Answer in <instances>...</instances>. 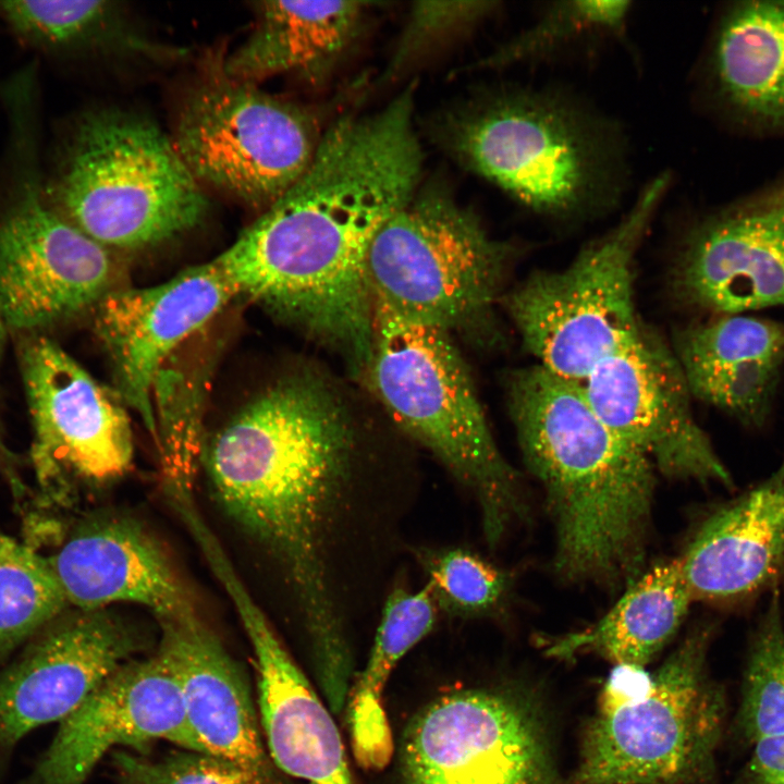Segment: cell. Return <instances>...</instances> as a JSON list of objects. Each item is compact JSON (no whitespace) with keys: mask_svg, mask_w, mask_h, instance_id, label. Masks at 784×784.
Here are the masks:
<instances>
[{"mask_svg":"<svg viewBox=\"0 0 784 784\" xmlns=\"http://www.w3.org/2000/svg\"><path fill=\"white\" fill-rule=\"evenodd\" d=\"M362 444L336 390L303 371L257 394L201 452L218 503L275 563L321 658L348 648L379 596L417 483Z\"/></svg>","mask_w":784,"mask_h":784,"instance_id":"obj_1","label":"cell"},{"mask_svg":"<svg viewBox=\"0 0 784 784\" xmlns=\"http://www.w3.org/2000/svg\"><path fill=\"white\" fill-rule=\"evenodd\" d=\"M419 163L396 135L343 117L304 175L213 260L236 296L338 353L357 375L371 355L370 245L412 196Z\"/></svg>","mask_w":784,"mask_h":784,"instance_id":"obj_2","label":"cell"},{"mask_svg":"<svg viewBox=\"0 0 784 784\" xmlns=\"http://www.w3.org/2000/svg\"><path fill=\"white\" fill-rule=\"evenodd\" d=\"M506 401L547 494L558 573L604 583L633 573L650 518L652 463L600 418L581 382L537 364L509 375Z\"/></svg>","mask_w":784,"mask_h":784,"instance_id":"obj_3","label":"cell"},{"mask_svg":"<svg viewBox=\"0 0 784 784\" xmlns=\"http://www.w3.org/2000/svg\"><path fill=\"white\" fill-rule=\"evenodd\" d=\"M446 133L465 166L540 216L585 218L624 195L618 127L558 89L492 91L453 117Z\"/></svg>","mask_w":784,"mask_h":784,"instance_id":"obj_4","label":"cell"},{"mask_svg":"<svg viewBox=\"0 0 784 784\" xmlns=\"http://www.w3.org/2000/svg\"><path fill=\"white\" fill-rule=\"evenodd\" d=\"M375 302L364 373L392 420L475 497L487 542L526 515L516 470L500 452L468 367L449 332Z\"/></svg>","mask_w":784,"mask_h":784,"instance_id":"obj_5","label":"cell"},{"mask_svg":"<svg viewBox=\"0 0 784 784\" xmlns=\"http://www.w3.org/2000/svg\"><path fill=\"white\" fill-rule=\"evenodd\" d=\"M45 188L65 219L106 248L168 242L209 209L174 143L151 121L113 109L78 118Z\"/></svg>","mask_w":784,"mask_h":784,"instance_id":"obj_6","label":"cell"},{"mask_svg":"<svg viewBox=\"0 0 784 784\" xmlns=\"http://www.w3.org/2000/svg\"><path fill=\"white\" fill-rule=\"evenodd\" d=\"M514 253L444 192L413 195L370 245L373 301L451 335L495 343V305Z\"/></svg>","mask_w":784,"mask_h":784,"instance_id":"obj_7","label":"cell"},{"mask_svg":"<svg viewBox=\"0 0 784 784\" xmlns=\"http://www.w3.org/2000/svg\"><path fill=\"white\" fill-rule=\"evenodd\" d=\"M711 633L695 629L646 694L599 705L581 740L576 784H711L727 714L709 674Z\"/></svg>","mask_w":784,"mask_h":784,"instance_id":"obj_8","label":"cell"},{"mask_svg":"<svg viewBox=\"0 0 784 784\" xmlns=\"http://www.w3.org/2000/svg\"><path fill=\"white\" fill-rule=\"evenodd\" d=\"M671 182L651 180L625 217L564 269L538 271L505 297L525 348L547 370L583 382L640 333L634 259Z\"/></svg>","mask_w":784,"mask_h":784,"instance_id":"obj_9","label":"cell"},{"mask_svg":"<svg viewBox=\"0 0 784 784\" xmlns=\"http://www.w3.org/2000/svg\"><path fill=\"white\" fill-rule=\"evenodd\" d=\"M10 169L0 195V314L20 330L70 318L111 291L103 247L65 219L47 196L35 110L10 112Z\"/></svg>","mask_w":784,"mask_h":784,"instance_id":"obj_10","label":"cell"},{"mask_svg":"<svg viewBox=\"0 0 784 784\" xmlns=\"http://www.w3.org/2000/svg\"><path fill=\"white\" fill-rule=\"evenodd\" d=\"M223 62L185 96L173 143L199 183L265 211L304 175L321 136L303 108L229 76Z\"/></svg>","mask_w":784,"mask_h":784,"instance_id":"obj_11","label":"cell"},{"mask_svg":"<svg viewBox=\"0 0 784 784\" xmlns=\"http://www.w3.org/2000/svg\"><path fill=\"white\" fill-rule=\"evenodd\" d=\"M399 767L403 784H560L538 715L494 689H457L420 708Z\"/></svg>","mask_w":784,"mask_h":784,"instance_id":"obj_12","label":"cell"},{"mask_svg":"<svg viewBox=\"0 0 784 784\" xmlns=\"http://www.w3.org/2000/svg\"><path fill=\"white\" fill-rule=\"evenodd\" d=\"M21 360L44 500H68L75 478L105 482L122 476L132 463L133 436L118 394L45 336L28 340Z\"/></svg>","mask_w":784,"mask_h":784,"instance_id":"obj_13","label":"cell"},{"mask_svg":"<svg viewBox=\"0 0 784 784\" xmlns=\"http://www.w3.org/2000/svg\"><path fill=\"white\" fill-rule=\"evenodd\" d=\"M581 384L600 418L661 471L731 486V475L693 415L682 366L659 340L642 330Z\"/></svg>","mask_w":784,"mask_h":784,"instance_id":"obj_14","label":"cell"},{"mask_svg":"<svg viewBox=\"0 0 784 784\" xmlns=\"http://www.w3.org/2000/svg\"><path fill=\"white\" fill-rule=\"evenodd\" d=\"M157 740L207 752L191 727L180 686L161 656L132 659L100 683L59 723L19 784H85L117 748L145 754Z\"/></svg>","mask_w":784,"mask_h":784,"instance_id":"obj_15","label":"cell"},{"mask_svg":"<svg viewBox=\"0 0 784 784\" xmlns=\"http://www.w3.org/2000/svg\"><path fill=\"white\" fill-rule=\"evenodd\" d=\"M145 647L135 627L105 609L52 621L0 672V761L32 731L64 720Z\"/></svg>","mask_w":784,"mask_h":784,"instance_id":"obj_16","label":"cell"},{"mask_svg":"<svg viewBox=\"0 0 784 784\" xmlns=\"http://www.w3.org/2000/svg\"><path fill=\"white\" fill-rule=\"evenodd\" d=\"M236 293L212 259L149 287L111 290L95 306V332L110 359L114 392L157 439L152 392L171 354Z\"/></svg>","mask_w":784,"mask_h":784,"instance_id":"obj_17","label":"cell"},{"mask_svg":"<svg viewBox=\"0 0 784 784\" xmlns=\"http://www.w3.org/2000/svg\"><path fill=\"white\" fill-rule=\"evenodd\" d=\"M675 286L689 306L716 316L784 306V181L698 221Z\"/></svg>","mask_w":784,"mask_h":784,"instance_id":"obj_18","label":"cell"},{"mask_svg":"<svg viewBox=\"0 0 784 784\" xmlns=\"http://www.w3.org/2000/svg\"><path fill=\"white\" fill-rule=\"evenodd\" d=\"M157 652L182 693L188 723L209 754L231 761L250 784H296L267 749L245 672L197 614L160 620Z\"/></svg>","mask_w":784,"mask_h":784,"instance_id":"obj_19","label":"cell"},{"mask_svg":"<svg viewBox=\"0 0 784 784\" xmlns=\"http://www.w3.org/2000/svg\"><path fill=\"white\" fill-rule=\"evenodd\" d=\"M47 560L68 603L79 610L128 602L158 621L196 614L166 551L131 517L101 515L83 524Z\"/></svg>","mask_w":784,"mask_h":784,"instance_id":"obj_20","label":"cell"},{"mask_svg":"<svg viewBox=\"0 0 784 784\" xmlns=\"http://www.w3.org/2000/svg\"><path fill=\"white\" fill-rule=\"evenodd\" d=\"M678 560L693 601L740 600L772 584L784 564V458L709 516Z\"/></svg>","mask_w":784,"mask_h":784,"instance_id":"obj_21","label":"cell"},{"mask_svg":"<svg viewBox=\"0 0 784 784\" xmlns=\"http://www.w3.org/2000/svg\"><path fill=\"white\" fill-rule=\"evenodd\" d=\"M693 396L743 426L763 422L784 365V322L720 315L683 330L676 341Z\"/></svg>","mask_w":784,"mask_h":784,"instance_id":"obj_22","label":"cell"},{"mask_svg":"<svg viewBox=\"0 0 784 784\" xmlns=\"http://www.w3.org/2000/svg\"><path fill=\"white\" fill-rule=\"evenodd\" d=\"M255 662L259 721L278 769L308 784H356L330 709L286 647L264 646Z\"/></svg>","mask_w":784,"mask_h":784,"instance_id":"obj_23","label":"cell"},{"mask_svg":"<svg viewBox=\"0 0 784 784\" xmlns=\"http://www.w3.org/2000/svg\"><path fill=\"white\" fill-rule=\"evenodd\" d=\"M368 3L260 1L252 33L224 59L226 74L257 84L292 73L322 78L356 38Z\"/></svg>","mask_w":784,"mask_h":784,"instance_id":"obj_24","label":"cell"},{"mask_svg":"<svg viewBox=\"0 0 784 784\" xmlns=\"http://www.w3.org/2000/svg\"><path fill=\"white\" fill-rule=\"evenodd\" d=\"M716 95L732 111L784 128V1L734 4L720 20L709 56Z\"/></svg>","mask_w":784,"mask_h":784,"instance_id":"obj_25","label":"cell"},{"mask_svg":"<svg viewBox=\"0 0 784 784\" xmlns=\"http://www.w3.org/2000/svg\"><path fill=\"white\" fill-rule=\"evenodd\" d=\"M691 601L679 560L657 565L600 621L554 638L546 653L563 660L597 653L615 665L645 667L676 634Z\"/></svg>","mask_w":784,"mask_h":784,"instance_id":"obj_26","label":"cell"},{"mask_svg":"<svg viewBox=\"0 0 784 784\" xmlns=\"http://www.w3.org/2000/svg\"><path fill=\"white\" fill-rule=\"evenodd\" d=\"M439 614L426 585L413 590L394 584L383 599L369 656L345 708L353 751L364 768L379 770L392 756L383 690L397 663L433 630Z\"/></svg>","mask_w":784,"mask_h":784,"instance_id":"obj_27","label":"cell"},{"mask_svg":"<svg viewBox=\"0 0 784 784\" xmlns=\"http://www.w3.org/2000/svg\"><path fill=\"white\" fill-rule=\"evenodd\" d=\"M0 16L26 47L47 56L74 57L122 50L163 56L127 22L119 3L107 0L1 1Z\"/></svg>","mask_w":784,"mask_h":784,"instance_id":"obj_28","label":"cell"},{"mask_svg":"<svg viewBox=\"0 0 784 784\" xmlns=\"http://www.w3.org/2000/svg\"><path fill=\"white\" fill-rule=\"evenodd\" d=\"M66 604L47 558L0 536V664Z\"/></svg>","mask_w":784,"mask_h":784,"instance_id":"obj_29","label":"cell"},{"mask_svg":"<svg viewBox=\"0 0 784 784\" xmlns=\"http://www.w3.org/2000/svg\"><path fill=\"white\" fill-rule=\"evenodd\" d=\"M630 1H556L534 23L486 58L481 65L501 68L547 58L575 44L618 37L626 30Z\"/></svg>","mask_w":784,"mask_h":784,"instance_id":"obj_30","label":"cell"},{"mask_svg":"<svg viewBox=\"0 0 784 784\" xmlns=\"http://www.w3.org/2000/svg\"><path fill=\"white\" fill-rule=\"evenodd\" d=\"M736 725L752 744L784 734V622L777 593L751 637Z\"/></svg>","mask_w":784,"mask_h":784,"instance_id":"obj_31","label":"cell"},{"mask_svg":"<svg viewBox=\"0 0 784 784\" xmlns=\"http://www.w3.org/2000/svg\"><path fill=\"white\" fill-rule=\"evenodd\" d=\"M440 613L454 618L489 615L504 601L509 575L462 547H417L413 552Z\"/></svg>","mask_w":784,"mask_h":784,"instance_id":"obj_32","label":"cell"},{"mask_svg":"<svg viewBox=\"0 0 784 784\" xmlns=\"http://www.w3.org/2000/svg\"><path fill=\"white\" fill-rule=\"evenodd\" d=\"M495 1H420L413 4L389 73L408 66L470 32L495 11Z\"/></svg>","mask_w":784,"mask_h":784,"instance_id":"obj_33","label":"cell"},{"mask_svg":"<svg viewBox=\"0 0 784 784\" xmlns=\"http://www.w3.org/2000/svg\"><path fill=\"white\" fill-rule=\"evenodd\" d=\"M119 784H250L237 765L212 754L184 750L151 760L135 752H112Z\"/></svg>","mask_w":784,"mask_h":784,"instance_id":"obj_34","label":"cell"},{"mask_svg":"<svg viewBox=\"0 0 784 784\" xmlns=\"http://www.w3.org/2000/svg\"><path fill=\"white\" fill-rule=\"evenodd\" d=\"M740 784H784V734L755 743Z\"/></svg>","mask_w":784,"mask_h":784,"instance_id":"obj_35","label":"cell"},{"mask_svg":"<svg viewBox=\"0 0 784 784\" xmlns=\"http://www.w3.org/2000/svg\"><path fill=\"white\" fill-rule=\"evenodd\" d=\"M3 323H4V322H3L2 317H1V314H0V342H1V340H2Z\"/></svg>","mask_w":784,"mask_h":784,"instance_id":"obj_36","label":"cell"}]
</instances>
